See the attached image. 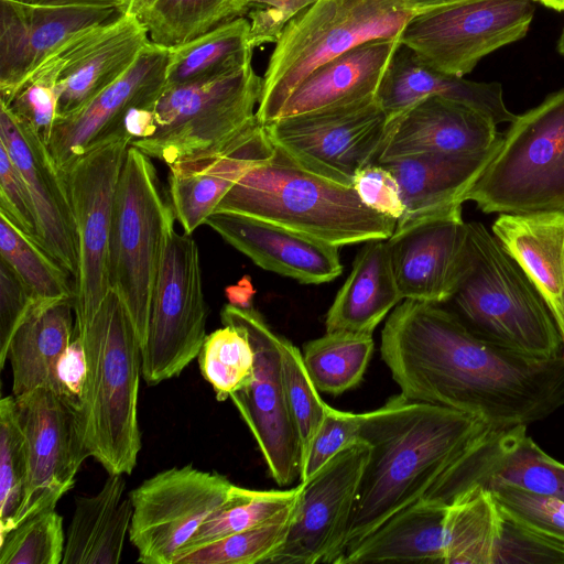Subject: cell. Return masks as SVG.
I'll list each match as a JSON object with an SVG mask.
<instances>
[{"instance_id": "7a4b0ae2", "label": "cell", "mask_w": 564, "mask_h": 564, "mask_svg": "<svg viewBox=\"0 0 564 564\" xmlns=\"http://www.w3.org/2000/svg\"><path fill=\"white\" fill-rule=\"evenodd\" d=\"M488 425L481 417L401 393L360 413L359 437L370 446L345 551L422 499Z\"/></svg>"}, {"instance_id": "f6af8a7d", "label": "cell", "mask_w": 564, "mask_h": 564, "mask_svg": "<svg viewBox=\"0 0 564 564\" xmlns=\"http://www.w3.org/2000/svg\"><path fill=\"white\" fill-rule=\"evenodd\" d=\"M28 478L25 441L18 421L15 399L0 401V533L12 528Z\"/></svg>"}, {"instance_id": "ac0fdd59", "label": "cell", "mask_w": 564, "mask_h": 564, "mask_svg": "<svg viewBox=\"0 0 564 564\" xmlns=\"http://www.w3.org/2000/svg\"><path fill=\"white\" fill-rule=\"evenodd\" d=\"M509 485L564 500V464L546 454L527 425L488 426L443 471L422 499L448 506L481 486Z\"/></svg>"}, {"instance_id": "e575fe53", "label": "cell", "mask_w": 564, "mask_h": 564, "mask_svg": "<svg viewBox=\"0 0 564 564\" xmlns=\"http://www.w3.org/2000/svg\"><path fill=\"white\" fill-rule=\"evenodd\" d=\"M253 46L247 18L225 21L170 48L165 86L212 80L251 64Z\"/></svg>"}, {"instance_id": "6da1fadb", "label": "cell", "mask_w": 564, "mask_h": 564, "mask_svg": "<svg viewBox=\"0 0 564 564\" xmlns=\"http://www.w3.org/2000/svg\"><path fill=\"white\" fill-rule=\"evenodd\" d=\"M381 358L405 398L529 425L564 406V354L538 358L489 344L442 304L403 300L386 321Z\"/></svg>"}, {"instance_id": "e7e4bbea", "label": "cell", "mask_w": 564, "mask_h": 564, "mask_svg": "<svg viewBox=\"0 0 564 564\" xmlns=\"http://www.w3.org/2000/svg\"><path fill=\"white\" fill-rule=\"evenodd\" d=\"M3 1H10V2H26V0H3ZM28 3V2H26Z\"/></svg>"}, {"instance_id": "277c9868", "label": "cell", "mask_w": 564, "mask_h": 564, "mask_svg": "<svg viewBox=\"0 0 564 564\" xmlns=\"http://www.w3.org/2000/svg\"><path fill=\"white\" fill-rule=\"evenodd\" d=\"M215 212L251 216L339 248L389 239L397 227L395 219L367 207L352 185L307 170L276 145L246 172Z\"/></svg>"}, {"instance_id": "2e32d148", "label": "cell", "mask_w": 564, "mask_h": 564, "mask_svg": "<svg viewBox=\"0 0 564 564\" xmlns=\"http://www.w3.org/2000/svg\"><path fill=\"white\" fill-rule=\"evenodd\" d=\"M369 453V444L358 438L300 482L288 535L268 564H339Z\"/></svg>"}, {"instance_id": "4316f807", "label": "cell", "mask_w": 564, "mask_h": 564, "mask_svg": "<svg viewBox=\"0 0 564 564\" xmlns=\"http://www.w3.org/2000/svg\"><path fill=\"white\" fill-rule=\"evenodd\" d=\"M473 154L424 153L381 163L397 177L404 214L397 229L462 208L466 195L501 145ZM380 164V163H379Z\"/></svg>"}, {"instance_id": "ba28073f", "label": "cell", "mask_w": 564, "mask_h": 564, "mask_svg": "<svg viewBox=\"0 0 564 564\" xmlns=\"http://www.w3.org/2000/svg\"><path fill=\"white\" fill-rule=\"evenodd\" d=\"M175 221L151 158L130 145L115 199L108 280L129 312L141 350L166 238Z\"/></svg>"}, {"instance_id": "4fadbf2b", "label": "cell", "mask_w": 564, "mask_h": 564, "mask_svg": "<svg viewBox=\"0 0 564 564\" xmlns=\"http://www.w3.org/2000/svg\"><path fill=\"white\" fill-rule=\"evenodd\" d=\"M223 324L240 327L254 352L251 381L230 400L251 432L270 476L279 486L300 478L301 448L283 381L281 337L251 307L232 304L220 313Z\"/></svg>"}, {"instance_id": "484cf974", "label": "cell", "mask_w": 564, "mask_h": 564, "mask_svg": "<svg viewBox=\"0 0 564 564\" xmlns=\"http://www.w3.org/2000/svg\"><path fill=\"white\" fill-rule=\"evenodd\" d=\"M205 225L264 270L303 284H322L343 272L339 247L232 212H215Z\"/></svg>"}, {"instance_id": "d6a6232c", "label": "cell", "mask_w": 564, "mask_h": 564, "mask_svg": "<svg viewBox=\"0 0 564 564\" xmlns=\"http://www.w3.org/2000/svg\"><path fill=\"white\" fill-rule=\"evenodd\" d=\"M123 476L109 475L96 495L76 498L63 564L120 562L133 512L130 498H123Z\"/></svg>"}, {"instance_id": "bcb514c9", "label": "cell", "mask_w": 564, "mask_h": 564, "mask_svg": "<svg viewBox=\"0 0 564 564\" xmlns=\"http://www.w3.org/2000/svg\"><path fill=\"white\" fill-rule=\"evenodd\" d=\"M281 359L288 405L299 433L302 462L329 405L319 397L302 352L285 337H281Z\"/></svg>"}, {"instance_id": "6f0895ef", "label": "cell", "mask_w": 564, "mask_h": 564, "mask_svg": "<svg viewBox=\"0 0 564 564\" xmlns=\"http://www.w3.org/2000/svg\"><path fill=\"white\" fill-rule=\"evenodd\" d=\"M35 6H84L122 10L123 0H26ZM122 12V11H121Z\"/></svg>"}, {"instance_id": "9c48e42d", "label": "cell", "mask_w": 564, "mask_h": 564, "mask_svg": "<svg viewBox=\"0 0 564 564\" xmlns=\"http://www.w3.org/2000/svg\"><path fill=\"white\" fill-rule=\"evenodd\" d=\"M262 83L249 64L212 80L165 86L152 104L155 133L130 145L167 166L221 148L257 121Z\"/></svg>"}, {"instance_id": "7dc6e473", "label": "cell", "mask_w": 564, "mask_h": 564, "mask_svg": "<svg viewBox=\"0 0 564 564\" xmlns=\"http://www.w3.org/2000/svg\"><path fill=\"white\" fill-rule=\"evenodd\" d=\"M494 564H564V545L501 508Z\"/></svg>"}, {"instance_id": "9f6ffc18", "label": "cell", "mask_w": 564, "mask_h": 564, "mask_svg": "<svg viewBox=\"0 0 564 564\" xmlns=\"http://www.w3.org/2000/svg\"><path fill=\"white\" fill-rule=\"evenodd\" d=\"M153 101L134 105L126 111L120 128L130 138L131 143L151 138L155 133Z\"/></svg>"}, {"instance_id": "5b68a950", "label": "cell", "mask_w": 564, "mask_h": 564, "mask_svg": "<svg viewBox=\"0 0 564 564\" xmlns=\"http://www.w3.org/2000/svg\"><path fill=\"white\" fill-rule=\"evenodd\" d=\"M467 227L466 262L448 310L500 348L538 358L564 354L556 321L520 265L481 223Z\"/></svg>"}, {"instance_id": "cb8c5ba5", "label": "cell", "mask_w": 564, "mask_h": 564, "mask_svg": "<svg viewBox=\"0 0 564 564\" xmlns=\"http://www.w3.org/2000/svg\"><path fill=\"white\" fill-rule=\"evenodd\" d=\"M150 42L138 17L123 13L68 41L57 82V118L78 110L117 82Z\"/></svg>"}, {"instance_id": "d590c367", "label": "cell", "mask_w": 564, "mask_h": 564, "mask_svg": "<svg viewBox=\"0 0 564 564\" xmlns=\"http://www.w3.org/2000/svg\"><path fill=\"white\" fill-rule=\"evenodd\" d=\"M501 508L492 492L474 487L447 506L444 521L445 564H494Z\"/></svg>"}, {"instance_id": "6125c7cd", "label": "cell", "mask_w": 564, "mask_h": 564, "mask_svg": "<svg viewBox=\"0 0 564 564\" xmlns=\"http://www.w3.org/2000/svg\"><path fill=\"white\" fill-rule=\"evenodd\" d=\"M555 11H564V0H533Z\"/></svg>"}, {"instance_id": "83f0119b", "label": "cell", "mask_w": 564, "mask_h": 564, "mask_svg": "<svg viewBox=\"0 0 564 564\" xmlns=\"http://www.w3.org/2000/svg\"><path fill=\"white\" fill-rule=\"evenodd\" d=\"M430 96L469 106L497 126L516 119L505 104L501 84L473 82L443 73L424 63L410 47L399 42L377 90L380 107L390 120Z\"/></svg>"}, {"instance_id": "9a60e30c", "label": "cell", "mask_w": 564, "mask_h": 564, "mask_svg": "<svg viewBox=\"0 0 564 564\" xmlns=\"http://www.w3.org/2000/svg\"><path fill=\"white\" fill-rule=\"evenodd\" d=\"M234 484L218 473L185 465L162 470L130 494L129 540L138 562L173 564L176 553L225 502Z\"/></svg>"}, {"instance_id": "11a10c76", "label": "cell", "mask_w": 564, "mask_h": 564, "mask_svg": "<svg viewBox=\"0 0 564 564\" xmlns=\"http://www.w3.org/2000/svg\"><path fill=\"white\" fill-rule=\"evenodd\" d=\"M56 375L59 394L77 411L86 381V358L76 334L57 364Z\"/></svg>"}, {"instance_id": "ffe728a7", "label": "cell", "mask_w": 564, "mask_h": 564, "mask_svg": "<svg viewBox=\"0 0 564 564\" xmlns=\"http://www.w3.org/2000/svg\"><path fill=\"white\" fill-rule=\"evenodd\" d=\"M169 57L170 48L150 42L117 82L56 119L46 147L61 172L115 134L130 107L156 99L165 87Z\"/></svg>"}, {"instance_id": "836d02e7", "label": "cell", "mask_w": 564, "mask_h": 564, "mask_svg": "<svg viewBox=\"0 0 564 564\" xmlns=\"http://www.w3.org/2000/svg\"><path fill=\"white\" fill-rule=\"evenodd\" d=\"M447 506L420 499L348 547L339 564L420 562L445 564Z\"/></svg>"}, {"instance_id": "7c38bea8", "label": "cell", "mask_w": 564, "mask_h": 564, "mask_svg": "<svg viewBox=\"0 0 564 564\" xmlns=\"http://www.w3.org/2000/svg\"><path fill=\"white\" fill-rule=\"evenodd\" d=\"M130 144L120 128L62 172L78 246L76 321L91 316L110 290L109 239L118 182Z\"/></svg>"}, {"instance_id": "f546056e", "label": "cell", "mask_w": 564, "mask_h": 564, "mask_svg": "<svg viewBox=\"0 0 564 564\" xmlns=\"http://www.w3.org/2000/svg\"><path fill=\"white\" fill-rule=\"evenodd\" d=\"M491 229L539 291L564 338V210L500 214Z\"/></svg>"}, {"instance_id": "ee69618b", "label": "cell", "mask_w": 564, "mask_h": 564, "mask_svg": "<svg viewBox=\"0 0 564 564\" xmlns=\"http://www.w3.org/2000/svg\"><path fill=\"white\" fill-rule=\"evenodd\" d=\"M65 45L29 74L18 86L10 101L3 104L46 145L57 119V82L65 62Z\"/></svg>"}, {"instance_id": "e0dca14e", "label": "cell", "mask_w": 564, "mask_h": 564, "mask_svg": "<svg viewBox=\"0 0 564 564\" xmlns=\"http://www.w3.org/2000/svg\"><path fill=\"white\" fill-rule=\"evenodd\" d=\"M14 399L25 441L28 478L12 527L45 508L56 507L74 486L83 462L90 457L80 436L76 409L65 398L52 389L37 388Z\"/></svg>"}, {"instance_id": "680465c9", "label": "cell", "mask_w": 564, "mask_h": 564, "mask_svg": "<svg viewBox=\"0 0 564 564\" xmlns=\"http://www.w3.org/2000/svg\"><path fill=\"white\" fill-rule=\"evenodd\" d=\"M229 303L239 307H251V300L254 291L248 279H242L237 285L226 290Z\"/></svg>"}, {"instance_id": "f907efd6", "label": "cell", "mask_w": 564, "mask_h": 564, "mask_svg": "<svg viewBox=\"0 0 564 564\" xmlns=\"http://www.w3.org/2000/svg\"><path fill=\"white\" fill-rule=\"evenodd\" d=\"M317 0H238L237 18L247 17L254 47L276 43L285 26Z\"/></svg>"}, {"instance_id": "db71d44e", "label": "cell", "mask_w": 564, "mask_h": 564, "mask_svg": "<svg viewBox=\"0 0 564 564\" xmlns=\"http://www.w3.org/2000/svg\"><path fill=\"white\" fill-rule=\"evenodd\" d=\"M36 300L12 267L0 258V368L7 361L11 335L32 303Z\"/></svg>"}, {"instance_id": "d6986e66", "label": "cell", "mask_w": 564, "mask_h": 564, "mask_svg": "<svg viewBox=\"0 0 564 564\" xmlns=\"http://www.w3.org/2000/svg\"><path fill=\"white\" fill-rule=\"evenodd\" d=\"M122 14L116 8L35 6L0 0V102L77 34Z\"/></svg>"}, {"instance_id": "5bb4252c", "label": "cell", "mask_w": 564, "mask_h": 564, "mask_svg": "<svg viewBox=\"0 0 564 564\" xmlns=\"http://www.w3.org/2000/svg\"><path fill=\"white\" fill-rule=\"evenodd\" d=\"M387 127L376 96L264 124L272 143L299 164L344 185H352L360 169L377 162Z\"/></svg>"}, {"instance_id": "1f68e13d", "label": "cell", "mask_w": 564, "mask_h": 564, "mask_svg": "<svg viewBox=\"0 0 564 564\" xmlns=\"http://www.w3.org/2000/svg\"><path fill=\"white\" fill-rule=\"evenodd\" d=\"M387 239L365 242L325 319L326 332L371 334L400 302Z\"/></svg>"}, {"instance_id": "94428289", "label": "cell", "mask_w": 564, "mask_h": 564, "mask_svg": "<svg viewBox=\"0 0 564 564\" xmlns=\"http://www.w3.org/2000/svg\"><path fill=\"white\" fill-rule=\"evenodd\" d=\"M149 0H123L122 13L138 15Z\"/></svg>"}, {"instance_id": "44dd1931", "label": "cell", "mask_w": 564, "mask_h": 564, "mask_svg": "<svg viewBox=\"0 0 564 564\" xmlns=\"http://www.w3.org/2000/svg\"><path fill=\"white\" fill-rule=\"evenodd\" d=\"M403 300L447 303L463 273L468 227L462 208L394 230L387 239Z\"/></svg>"}, {"instance_id": "60d3db41", "label": "cell", "mask_w": 564, "mask_h": 564, "mask_svg": "<svg viewBox=\"0 0 564 564\" xmlns=\"http://www.w3.org/2000/svg\"><path fill=\"white\" fill-rule=\"evenodd\" d=\"M284 509L271 520L213 542L178 551L173 564H257L267 563L283 544L295 507Z\"/></svg>"}, {"instance_id": "3957f363", "label": "cell", "mask_w": 564, "mask_h": 564, "mask_svg": "<svg viewBox=\"0 0 564 564\" xmlns=\"http://www.w3.org/2000/svg\"><path fill=\"white\" fill-rule=\"evenodd\" d=\"M86 358V381L77 408L83 443L108 475H130L141 449L138 399L141 344L129 312L109 290L91 316L76 321Z\"/></svg>"}, {"instance_id": "52a82bcc", "label": "cell", "mask_w": 564, "mask_h": 564, "mask_svg": "<svg viewBox=\"0 0 564 564\" xmlns=\"http://www.w3.org/2000/svg\"><path fill=\"white\" fill-rule=\"evenodd\" d=\"M466 200L486 214L564 210V88L516 116Z\"/></svg>"}, {"instance_id": "7bdbcfd3", "label": "cell", "mask_w": 564, "mask_h": 564, "mask_svg": "<svg viewBox=\"0 0 564 564\" xmlns=\"http://www.w3.org/2000/svg\"><path fill=\"white\" fill-rule=\"evenodd\" d=\"M65 542L62 516L45 508L0 533V564H59Z\"/></svg>"}, {"instance_id": "91938a15", "label": "cell", "mask_w": 564, "mask_h": 564, "mask_svg": "<svg viewBox=\"0 0 564 564\" xmlns=\"http://www.w3.org/2000/svg\"><path fill=\"white\" fill-rule=\"evenodd\" d=\"M416 14L431 9L454 4L466 0H401Z\"/></svg>"}, {"instance_id": "ab89813d", "label": "cell", "mask_w": 564, "mask_h": 564, "mask_svg": "<svg viewBox=\"0 0 564 564\" xmlns=\"http://www.w3.org/2000/svg\"><path fill=\"white\" fill-rule=\"evenodd\" d=\"M0 258L6 260L36 299L75 297L72 275L36 240L0 213Z\"/></svg>"}, {"instance_id": "d4e9b609", "label": "cell", "mask_w": 564, "mask_h": 564, "mask_svg": "<svg viewBox=\"0 0 564 564\" xmlns=\"http://www.w3.org/2000/svg\"><path fill=\"white\" fill-rule=\"evenodd\" d=\"M500 137L497 124L478 110L430 96L388 120L376 163L424 153H478L492 147Z\"/></svg>"}, {"instance_id": "681fc988", "label": "cell", "mask_w": 564, "mask_h": 564, "mask_svg": "<svg viewBox=\"0 0 564 564\" xmlns=\"http://www.w3.org/2000/svg\"><path fill=\"white\" fill-rule=\"evenodd\" d=\"M360 413L328 408L301 462L300 482L308 480L351 442L360 438Z\"/></svg>"}, {"instance_id": "816d5d0a", "label": "cell", "mask_w": 564, "mask_h": 564, "mask_svg": "<svg viewBox=\"0 0 564 564\" xmlns=\"http://www.w3.org/2000/svg\"><path fill=\"white\" fill-rule=\"evenodd\" d=\"M0 213L20 230L41 243L40 227L31 193L21 172L1 143Z\"/></svg>"}, {"instance_id": "8fae6325", "label": "cell", "mask_w": 564, "mask_h": 564, "mask_svg": "<svg viewBox=\"0 0 564 564\" xmlns=\"http://www.w3.org/2000/svg\"><path fill=\"white\" fill-rule=\"evenodd\" d=\"M533 14L532 0H466L415 14L399 42L431 67L464 77L482 57L521 40Z\"/></svg>"}, {"instance_id": "b9f144b4", "label": "cell", "mask_w": 564, "mask_h": 564, "mask_svg": "<svg viewBox=\"0 0 564 564\" xmlns=\"http://www.w3.org/2000/svg\"><path fill=\"white\" fill-rule=\"evenodd\" d=\"M223 325L206 336L198 355L202 376L218 401L245 388L254 368V352L246 333L238 326Z\"/></svg>"}, {"instance_id": "74e56055", "label": "cell", "mask_w": 564, "mask_h": 564, "mask_svg": "<svg viewBox=\"0 0 564 564\" xmlns=\"http://www.w3.org/2000/svg\"><path fill=\"white\" fill-rule=\"evenodd\" d=\"M238 0H149L138 13L150 41L172 48L237 18Z\"/></svg>"}, {"instance_id": "be15d7a7", "label": "cell", "mask_w": 564, "mask_h": 564, "mask_svg": "<svg viewBox=\"0 0 564 564\" xmlns=\"http://www.w3.org/2000/svg\"><path fill=\"white\" fill-rule=\"evenodd\" d=\"M557 51L562 56H564V29L562 30L560 39L557 41Z\"/></svg>"}, {"instance_id": "f1b7e54d", "label": "cell", "mask_w": 564, "mask_h": 564, "mask_svg": "<svg viewBox=\"0 0 564 564\" xmlns=\"http://www.w3.org/2000/svg\"><path fill=\"white\" fill-rule=\"evenodd\" d=\"M76 334L74 297L36 299L24 314L7 347L14 397L37 388L59 394L57 364Z\"/></svg>"}, {"instance_id": "f35d334b", "label": "cell", "mask_w": 564, "mask_h": 564, "mask_svg": "<svg viewBox=\"0 0 564 564\" xmlns=\"http://www.w3.org/2000/svg\"><path fill=\"white\" fill-rule=\"evenodd\" d=\"M300 491V485L288 490H253L232 485L225 502L182 549L199 546L258 527L294 505Z\"/></svg>"}, {"instance_id": "7402d4cb", "label": "cell", "mask_w": 564, "mask_h": 564, "mask_svg": "<svg viewBox=\"0 0 564 564\" xmlns=\"http://www.w3.org/2000/svg\"><path fill=\"white\" fill-rule=\"evenodd\" d=\"M0 143L26 182L41 245L76 279L78 246L72 206L62 172L46 144L3 104H0Z\"/></svg>"}, {"instance_id": "f5cc1de1", "label": "cell", "mask_w": 564, "mask_h": 564, "mask_svg": "<svg viewBox=\"0 0 564 564\" xmlns=\"http://www.w3.org/2000/svg\"><path fill=\"white\" fill-rule=\"evenodd\" d=\"M352 186L360 200L370 209L397 221L403 216L400 186L387 166L379 163L364 166L356 173Z\"/></svg>"}, {"instance_id": "4dcf8cb0", "label": "cell", "mask_w": 564, "mask_h": 564, "mask_svg": "<svg viewBox=\"0 0 564 564\" xmlns=\"http://www.w3.org/2000/svg\"><path fill=\"white\" fill-rule=\"evenodd\" d=\"M399 40H373L315 68L293 90L280 117L375 97Z\"/></svg>"}, {"instance_id": "c3c4849f", "label": "cell", "mask_w": 564, "mask_h": 564, "mask_svg": "<svg viewBox=\"0 0 564 564\" xmlns=\"http://www.w3.org/2000/svg\"><path fill=\"white\" fill-rule=\"evenodd\" d=\"M489 490L511 516L564 545V500L509 485H495Z\"/></svg>"}, {"instance_id": "603a6c76", "label": "cell", "mask_w": 564, "mask_h": 564, "mask_svg": "<svg viewBox=\"0 0 564 564\" xmlns=\"http://www.w3.org/2000/svg\"><path fill=\"white\" fill-rule=\"evenodd\" d=\"M274 150L257 118L226 145L170 165L169 195L176 220L191 235L205 224L225 195Z\"/></svg>"}, {"instance_id": "8d00e7d4", "label": "cell", "mask_w": 564, "mask_h": 564, "mask_svg": "<svg viewBox=\"0 0 564 564\" xmlns=\"http://www.w3.org/2000/svg\"><path fill=\"white\" fill-rule=\"evenodd\" d=\"M371 334L326 332L303 347V360L318 391L338 395L357 387L372 356Z\"/></svg>"}, {"instance_id": "8992f818", "label": "cell", "mask_w": 564, "mask_h": 564, "mask_svg": "<svg viewBox=\"0 0 564 564\" xmlns=\"http://www.w3.org/2000/svg\"><path fill=\"white\" fill-rule=\"evenodd\" d=\"M415 14L401 0H317L275 43L262 77L259 122L278 119L290 95L315 68L361 43L399 40Z\"/></svg>"}, {"instance_id": "30bf717a", "label": "cell", "mask_w": 564, "mask_h": 564, "mask_svg": "<svg viewBox=\"0 0 564 564\" xmlns=\"http://www.w3.org/2000/svg\"><path fill=\"white\" fill-rule=\"evenodd\" d=\"M207 316L198 246L192 235L172 227L141 350L142 379L148 386L177 377L198 357L207 336Z\"/></svg>"}]
</instances>
